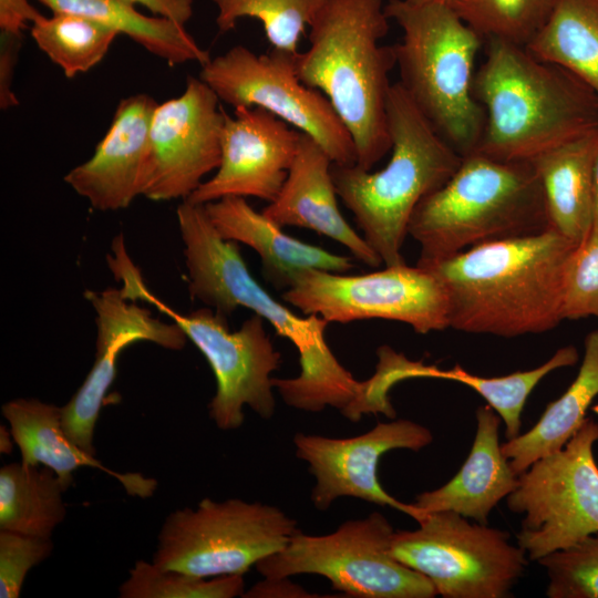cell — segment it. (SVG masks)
<instances>
[{"instance_id": "ac0fdd59", "label": "cell", "mask_w": 598, "mask_h": 598, "mask_svg": "<svg viewBox=\"0 0 598 598\" xmlns=\"http://www.w3.org/2000/svg\"><path fill=\"white\" fill-rule=\"evenodd\" d=\"M302 132L260 107H235L225 115L216 174L185 200L206 205L228 196L271 203L296 157Z\"/></svg>"}, {"instance_id": "836d02e7", "label": "cell", "mask_w": 598, "mask_h": 598, "mask_svg": "<svg viewBox=\"0 0 598 598\" xmlns=\"http://www.w3.org/2000/svg\"><path fill=\"white\" fill-rule=\"evenodd\" d=\"M547 575L549 598H598V536L537 560Z\"/></svg>"}, {"instance_id": "9a60e30c", "label": "cell", "mask_w": 598, "mask_h": 598, "mask_svg": "<svg viewBox=\"0 0 598 598\" xmlns=\"http://www.w3.org/2000/svg\"><path fill=\"white\" fill-rule=\"evenodd\" d=\"M226 113L215 92L188 76L182 95L157 104L150 127V174L145 197L185 200L218 168Z\"/></svg>"}, {"instance_id": "8d00e7d4", "label": "cell", "mask_w": 598, "mask_h": 598, "mask_svg": "<svg viewBox=\"0 0 598 598\" xmlns=\"http://www.w3.org/2000/svg\"><path fill=\"white\" fill-rule=\"evenodd\" d=\"M52 549L51 538L0 530V597L18 598L29 570Z\"/></svg>"}, {"instance_id": "d590c367", "label": "cell", "mask_w": 598, "mask_h": 598, "mask_svg": "<svg viewBox=\"0 0 598 598\" xmlns=\"http://www.w3.org/2000/svg\"><path fill=\"white\" fill-rule=\"evenodd\" d=\"M379 363L375 373L363 381L361 401L355 410L357 422L364 414L382 413L390 419L395 417L389 391L398 382L413 378H430L431 367L422 362L411 361L396 353L388 346L378 349Z\"/></svg>"}, {"instance_id": "7402d4cb", "label": "cell", "mask_w": 598, "mask_h": 598, "mask_svg": "<svg viewBox=\"0 0 598 598\" xmlns=\"http://www.w3.org/2000/svg\"><path fill=\"white\" fill-rule=\"evenodd\" d=\"M501 421L488 404L476 409V433L467 458L446 484L415 497L413 505L421 517L427 513L451 511L488 525L492 509L519 482L502 452Z\"/></svg>"}, {"instance_id": "52a82bcc", "label": "cell", "mask_w": 598, "mask_h": 598, "mask_svg": "<svg viewBox=\"0 0 598 598\" xmlns=\"http://www.w3.org/2000/svg\"><path fill=\"white\" fill-rule=\"evenodd\" d=\"M384 11L403 32L393 45L399 83L456 152L474 153L485 123L473 91L484 39L447 2L390 0Z\"/></svg>"}, {"instance_id": "9c48e42d", "label": "cell", "mask_w": 598, "mask_h": 598, "mask_svg": "<svg viewBox=\"0 0 598 598\" xmlns=\"http://www.w3.org/2000/svg\"><path fill=\"white\" fill-rule=\"evenodd\" d=\"M299 530L297 520L274 505L206 497L165 518L152 561L199 577L244 575Z\"/></svg>"}, {"instance_id": "ffe728a7", "label": "cell", "mask_w": 598, "mask_h": 598, "mask_svg": "<svg viewBox=\"0 0 598 598\" xmlns=\"http://www.w3.org/2000/svg\"><path fill=\"white\" fill-rule=\"evenodd\" d=\"M331 166L328 153L302 133L287 178L262 214L281 227H300L329 237L361 262L379 267L381 258L340 213Z\"/></svg>"}, {"instance_id": "b9f144b4", "label": "cell", "mask_w": 598, "mask_h": 598, "mask_svg": "<svg viewBox=\"0 0 598 598\" xmlns=\"http://www.w3.org/2000/svg\"><path fill=\"white\" fill-rule=\"evenodd\" d=\"M592 230H598V150L594 167V227Z\"/></svg>"}, {"instance_id": "8fae6325", "label": "cell", "mask_w": 598, "mask_h": 598, "mask_svg": "<svg viewBox=\"0 0 598 598\" xmlns=\"http://www.w3.org/2000/svg\"><path fill=\"white\" fill-rule=\"evenodd\" d=\"M417 523L393 533L390 551L444 598H504L525 573L527 555L506 530L451 511L423 514Z\"/></svg>"}, {"instance_id": "30bf717a", "label": "cell", "mask_w": 598, "mask_h": 598, "mask_svg": "<svg viewBox=\"0 0 598 598\" xmlns=\"http://www.w3.org/2000/svg\"><path fill=\"white\" fill-rule=\"evenodd\" d=\"M394 529L379 512L342 523L326 535L296 533L285 548L256 564L264 578L309 574L327 578L334 590L358 598H433L422 574L391 551Z\"/></svg>"}, {"instance_id": "603a6c76", "label": "cell", "mask_w": 598, "mask_h": 598, "mask_svg": "<svg viewBox=\"0 0 598 598\" xmlns=\"http://www.w3.org/2000/svg\"><path fill=\"white\" fill-rule=\"evenodd\" d=\"M1 411L20 450L21 461L51 468L65 491L74 481L73 473L89 466L113 476L131 496L146 498L154 494L156 480L140 473L110 470L95 455L72 443L63 431L60 406L38 399L18 398L6 402Z\"/></svg>"}, {"instance_id": "5b68a950", "label": "cell", "mask_w": 598, "mask_h": 598, "mask_svg": "<svg viewBox=\"0 0 598 598\" xmlns=\"http://www.w3.org/2000/svg\"><path fill=\"white\" fill-rule=\"evenodd\" d=\"M391 156L380 171L332 163L338 197L385 266L405 264L401 249L416 206L456 172L463 156L432 126L402 85L386 101Z\"/></svg>"}, {"instance_id": "4dcf8cb0", "label": "cell", "mask_w": 598, "mask_h": 598, "mask_svg": "<svg viewBox=\"0 0 598 598\" xmlns=\"http://www.w3.org/2000/svg\"><path fill=\"white\" fill-rule=\"evenodd\" d=\"M558 0H452L461 19L484 40L526 45L544 27Z\"/></svg>"}, {"instance_id": "7a4b0ae2", "label": "cell", "mask_w": 598, "mask_h": 598, "mask_svg": "<svg viewBox=\"0 0 598 598\" xmlns=\"http://www.w3.org/2000/svg\"><path fill=\"white\" fill-rule=\"evenodd\" d=\"M578 244L553 228L488 241L422 267L441 281L448 328L505 338L557 327L564 278Z\"/></svg>"}, {"instance_id": "5bb4252c", "label": "cell", "mask_w": 598, "mask_h": 598, "mask_svg": "<svg viewBox=\"0 0 598 598\" xmlns=\"http://www.w3.org/2000/svg\"><path fill=\"white\" fill-rule=\"evenodd\" d=\"M282 298L329 323L385 319L406 323L420 334L448 328L443 285L432 271L416 265L386 266L363 275L308 269L295 278Z\"/></svg>"}, {"instance_id": "7c38bea8", "label": "cell", "mask_w": 598, "mask_h": 598, "mask_svg": "<svg viewBox=\"0 0 598 598\" xmlns=\"http://www.w3.org/2000/svg\"><path fill=\"white\" fill-rule=\"evenodd\" d=\"M596 442L598 422L586 417L560 451L518 475L506 503L512 513L523 515L516 537L528 559L537 561L598 533Z\"/></svg>"}, {"instance_id": "8992f818", "label": "cell", "mask_w": 598, "mask_h": 598, "mask_svg": "<svg viewBox=\"0 0 598 598\" xmlns=\"http://www.w3.org/2000/svg\"><path fill=\"white\" fill-rule=\"evenodd\" d=\"M547 228L543 189L530 162L471 153L416 206L408 231L421 248L416 266L427 267L465 248Z\"/></svg>"}, {"instance_id": "4316f807", "label": "cell", "mask_w": 598, "mask_h": 598, "mask_svg": "<svg viewBox=\"0 0 598 598\" xmlns=\"http://www.w3.org/2000/svg\"><path fill=\"white\" fill-rule=\"evenodd\" d=\"M66 492L56 474L43 465L21 462L0 470V530L51 538L63 522Z\"/></svg>"}, {"instance_id": "f1b7e54d", "label": "cell", "mask_w": 598, "mask_h": 598, "mask_svg": "<svg viewBox=\"0 0 598 598\" xmlns=\"http://www.w3.org/2000/svg\"><path fill=\"white\" fill-rule=\"evenodd\" d=\"M31 34L39 49L71 79L100 63L118 33L81 16L54 12L34 22Z\"/></svg>"}, {"instance_id": "cb8c5ba5", "label": "cell", "mask_w": 598, "mask_h": 598, "mask_svg": "<svg viewBox=\"0 0 598 598\" xmlns=\"http://www.w3.org/2000/svg\"><path fill=\"white\" fill-rule=\"evenodd\" d=\"M597 150L598 127L530 161L542 185L549 227L576 244L594 227Z\"/></svg>"}, {"instance_id": "d6a6232c", "label": "cell", "mask_w": 598, "mask_h": 598, "mask_svg": "<svg viewBox=\"0 0 598 598\" xmlns=\"http://www.w3.org/2000/svg\"><path fill=\"white\" fill-rule=\"evenodd\" d=\"M243 575L199 577L137 560L118 588L121 598H234L245 592Z\"/></svg>"}, {"instance_id": "7bdbcfd3", "label": "cell", "mask_w": 598, "mask_h": 598, "mask_svg": "<svg viewBox=\"0 0 598 598\" xmlns=\"http://www.w3.org/2000/svg\"><path fill=\"white\" fill-rule=\"evenodd\" d=\"M408 1L411 3H425V2H434V1L447 2V3L452 2V0H408Z\"/></svg>"}, {"instance_id": "f546056e", "label": "cell", "mask_w": 598, "mask_h": 598, "mask_svg": "<svg viewBox=\"0 0 598 598\" xmlns=\"http://www.w3.org/2000/svg\"><path fill=\"white\" fill-rule=\"evenodd\" d=\"M578 358L577 349L566 346L542 365L527 371L484 378L471 374L456 364L451 370H441L440 379L465 384L477 392L504 421L505 437L512 440L520 434L522 412L534 388L554 370L576 364Z\"/></svg>"}, {"instance_id": "d4e9b609", "label": "cell", "mask_w": 598, "mask_h": 598, "mask_svg": "<svg viewBox=\"0 0 598 598\" xmlns=\"http://www.w3.org/2000/svg\"><path fill=\"white\" fill-rule=\"evenodd\" d=\"M597 395L598 330H594L585 338L581 365L564 394L547 405L528 432L501 445L513 472L518 476L537 460L560 451L585 422Z\"/></svg>"}, {"instance_id": "ab89813d", "label": "cell", "mask_w": 598, "mask_h": 598, "mask_svg": "<svg viewBox=\"0 0 598 598\" xmlns=\"http://www.w3.org/2000/svg\"><path fill=\"white\" fill-rule=\"evenodd\" d=\"M241 597H315V595H309V592L300 586L290 582L289 578H265L262 581L245 591Z\"/></svg>"}, {"instance_id": "83f0119b", "label": "cell", "mask_w": 598, "mask_h": 598, "mask_svg": "<svg viewBox=\"0 0 598 598\" xmlns=\"http://www.w3.org/2000/svg\"><path fill=\"white\" fill-rule=\"evenodd\" d=\"M525 47L535 56L571 72L598 97V0H558Z\"/></svg>"}, {"instance_id": "484cf974", "label": "cell", "mask_w": 598, "mask_h": 598, "mask_svg": "<svg viewBox=\"0 0 598 598\" xmlns=\"http://www.w3.org/2000/svg\"><path fill=\"white\" fill-rule=\"evenodd\" d=\"M54 12L71 13L125 34L169 65L197 62L204 65L209 52L198 45L184 24L165 17L140 13L127 0H38Z\"/></svg>"}, {"instance_id": "2e32d148", "label": "cell", "mask_w": 598, "mask_h": 598, "mask_svg": "<svg viewBox=\"0 0 598 598\" xmlns=\"http://www.w3.org/2000/svg\"><path fill=\"white\" fill-rule=\"evenodd\" d=\"M433 442L424 425L399 419L380 422L370 431L352 437H328L296 433V456L308 464L316 483L311 501L319 511L328 509L340 497H354L398 509L416 522L421 514L412 504L402 503L380 484L378 467L383 454L406 448L419 452Z\"/></svg>"}, {"instance_id": "ba28073f", "label": "cell", "mask_w": 598, "mask_h": 598, "mask_svg": "<svg viewBox=\"0 0 598 598\" xmlns=\"http://www.w3.org/2000/svg\"><path fill=\"white\" fill-rule=\"evenodd\" d=\"M122 296L141 300L168 316L206 358L216 380V393L208 404L209 417L221 430H235L244 422L245 405L262 419H271L276 400L271 373L281 363L264 327L254 313L231 332L227 318L205 307L183 315L157 298L146 286L140 268L130 257L123 235H117L106 256Z\"/></svg>"}, {"instance_id": "74e56055", "label": "cell", "mask_w": 598, "mask_h": 598, "mask_svg": "<svg viewBox=\"0 0 598 598\" xmlns=\"http://www.w3.org/2000/svg\"><path fill=\"white\" fill-rule=\"evenodd\" d=\"M22 42V33L0 32V107L2 111L19 104L12 84Z\"/></svg>"}, {"instance_id": "e575fe53", "label": "cell", "mask_w": 598, "mask_h": 598, "mask_svg": "<svg viewBox=\"0 0 598 598\" xmlns=\"http://www.w3.org/2000/svg\"><path fill=\"white\" fill-rule=\"evenodd\" d=\"M563 319H598V230L574 249L565 271Z\"/></svg>"}, {"instance_id": "60d3db41", "label": "cell", "mask_w": 598, "mask_h": 598, "mask_svg": "<svg viewBox=\"0 0 598 598\" xmlns=\"http://www.w3.org/2000/svg\"><path fill=\"white\" fill-rule=\"evenodd\" d=\"M141 4L158 17L185 24L193 16V0H127Z\"/></svg>"}, {"instance_id": "f35d334b", "label": "cell", "mask_w": 598, "mask_h": 598, "mask_svg": "<svg viewBox=\"0 0 598 598\" xmlns=\"http://www.w3.org/2000/svg\"><path fill=\"white\" fill-rule=\"evenodd\" d=\"M42 16L28 0H0V30L22 33L29 22L41 20Z\"/></svg>"}, {"instance_id": "e0dca14e", "label": "cell", "mask_w": 598, "mask_h": 598, "mask_svg": "<svg viewBox=\"0 0 598 598\" xmlns=\"http://www.w3.org/2000/svg\"><path fill=\"white\" fill-rule=\"evenodd\" d=\"M84 296L96 312L95 359L79 390L61 406V413L62 427L70 441L95 455V424L105 394L115 379L121 352L138 341L181 350L187 337L174 321L167 323L154 318L148 309L125 299L118 288L85 290Z\"/></svg>"}, {"instance_id": "4fadbf2b", "label": "cell", "mask_w": 598, "mask_h": 598, "mask_svg": "<svg viewBox=\"0 0 598 598\" xmlns=\"http://www.w3.org/2000/svg\"><path fill=\"white\" fill-rule=\"evenodd\" d=\"M296 55L275 49L256 54L236 45L210 58L198 78L234 109L260 107L307 134L333 164H357L352 136L327 96L299 80Z\"/></svg>"}, {"instance_id": "d6986e66", "label": "cell", "mask_w": 598, "mask_h": 598, "mask_svg": "<svg viewBox=\"0 0 598 598\" xmlns=\"http://www.w3.org/2000/svg\"><path fill=\"white\" fill-rule=\"evenodd\" d=\"M156 101L144 93L120 101L93 155L65 183L101 212L124 209L144 192L150 174V127Z\"/></svg>"}, {"instance_id": "6da1fadb", "label": "cell", "mask_w": 598, "mask_h": 598, "mask_svg": "<svg viewBox=\"0 0 598 598\" xmlns=\"http://www.w3.org/2000/svg\"><path fill=\"white\" fill-rule=\"evenodd\" d=\"M176 215L192 299L226 318L239 307L248 308L296 347L299 375L271 380L287 405L309 412L327 406L340 413L348 410L359 398L362 381L330 350L326 341L329 322L312 315L299 317L265 290L250 275L237 243L217 233L204 205L183 200Z\"/></svg>"}, {"instance_id": "44dd1931", "label": "cell", "mask_w": 598, "mask_h": 598, "mask_svg": "<svg viewBox=\"0 0 598 598\" xmlns=\"http://www.w3.org/2000/svg\"><path fill=\"white\" fill-rule=\"evenodd\" d=\"M204 206L221 238L245 244L259 255L265 278L278 289L287 290L308 269L346 274L354 267L350 257L287 235L262 212H256L245 197L228 196Z\"/></svg>"}, {"instance_id": "277c9868", "label": "cell", "mask_w": 598, "mask_h": 598, "mask_svg": "<svg viewBox=\"0 0 598 598\" xmlns=\"http://www.w3.org/2000/svg\"><path fill=\"white\" fill-rule=\"evenodd\" d=\"M389 20L382 0H324L309 25V49L296 55L299 80L330 101L365 171L391 151L386 101L395 54L380 44Z\"/></svg>"}, {"instance_id": "1f68e13d", "label": "cell", "mask_w": 598, "mask_h": 598, "mask_svg": "<svg viewBox=\"0 0 598 598\" xmlns=\"http://www.w3.org/2000/svg\"><path fill=\"white\" fill-rule=\"evenodd\" d=\"M216 24L228 32L244 17L259 20L272 49L298 53L306 25H310L324 0H213Z\"/></svg>"}, {"instance_id": "3957f363", "label": "cell", "mask_w": 598, "mask_h": 598, "mask_svg": "<svg viewBox=\"0 0 598 598\" xmlns=\"http://www.w3.org/2000/svg\"><path fill=\"white\" fill-rule=\"evenodd\" d=\"M485 41L473 82L485 115L474 153L530 162L598 127V97L580 79L525 45Z\"/></svg>"}]
</instances>
